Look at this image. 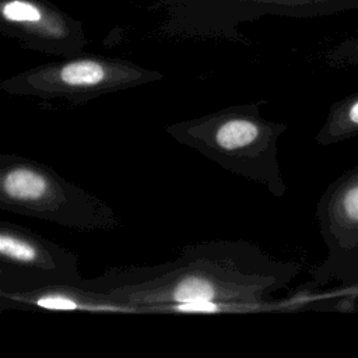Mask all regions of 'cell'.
Returning a JSON list of instances; mask_svg holds the SVG:
<instances>
[{"label":"cell","mask_w":358,"mask_h":358,"mask_svg":"<svg viewBox=\"0 0 358 358\" xmlns=\"http://www.w3.org/2000/svg\"><path fill=\"white\" fill-rule=\"evenodd\" d=\"M295 273L256 245L225 241L189 245L173 262L154 267L109 270L92 282L137 313L196 302H218L234 313L263 309Z\"/></svg>","instance_id":"6da1fadb"},{"label":"cell","mask_w":358,"mask_h":358,"mask_svg":"<svg viewBox=\"0 0 358 358\" xmlns=\"http://www.w3.org/2000/svg\"><path fill=\"white\" fill-rule=\"evenodd\" d=\"M287 129L266 120L259 103L221 109L166 126V131L222 168L266 186L273 194L285 190L277 159V140Z\"/></svg>","instance_id":"7a4b0ae2"},{"label":"cell","mask_w":358,"mask_h":358,"mask_svg":"<svg viewBox=\"0 0 358 358\" xmlns=\"http://www.w3.org/2000/svg\"><path fill=\"white\" fill-rule=\"evenodd\" d=\"M0 207L80 231L109 229L119 220L103 200L27 157L0 155Z\"/></svg>","instance_id":"3957f363"},{"label":"cell","mask_w":358,"mask_h":358,"mask_svg":"<svg viewBox=\"0 0 358 358\" xmlns=\"http://www.w3.org/2000/svg\"><path fill=\"white\" fill-rule=\"evenodd\" d=\"M78 256L25 227L0 225V292L83 285Z\"/></svg>","instance_id":"277c9868"},{"label":"cell","mask_w":358,"mask_h":358,"mask_svg":"<svg viewBox=\"0 0 358 358\" xmlns=\"http://www.w3.org/2000/svg\"><path fill=\"white\" fill-rule=\"evenodd\" d=\"M151 77H155V74L124 64L96 59H77L59 66L32 70L21 77L4 81L1 88L20 96L81 103L106 92L154 80Z\"/></svg>","instance_id":"5b68a950"},{"label":"cell","mask_w":358,"mask_h":358,"mask_svg":"<svg viewBox=\"0 0 358 358\" xmlns=\"http://www.w3.org/2000/svg\"><path fill=\"white\" fill-rule=\"evenodd\" d=\"M0 306L7 308H42L50 310H85L103 313H133L110 295L85 285H52L29 292H0Z\"/></svg>","instance_id":"8992f818"},{"label":"cell","mask_w":358,"mask_h":358,"mask_svg":"<svg viewBox=\"0 0 358 358\" xmlns=\"http://www.w3.org/2000/svg\"><path fill=\"white\" fill-rule=\"evenodd\" d=\"M3 15L6 20L14 21V22L34 24V22H39L42 20V14L35 6H32L27 1H20V0H14V1L4 4Z\"/></svg>","instance_id":"52a82bcc"},{"label":"cell","mask_w":358,"mask_h":358,"mask_svg":"<svg viewBox=\"0 0 358 358\" xmlns=\"http://www.w3.org/2000/svg\"><path fill=\"white\" fill-rule=\"evenodd\" d=\"M329 123H330L329 129H333L341 124L343 126V130L340 131L341 134L347 130V127H358V98H355L352 102L345 105L341 112H334ZM329 129H324V130H329Z\"/></svg>","instance_id":"ba28073f"},{"label":"cell","mask_w":358,"mask_h":358,"mask_svg":"<svg viewBox=\"0 0 358 358\" xmlns=\"http://www.w3.org/2000/svg\"><path fill=\"white\" fill-rule=\"evenodd\" d=\"M333 57L337 62L347 64H358V35L344 41L334 52Z\"/></svg>","instance_id":"9c48e42d"}]
</instances>
